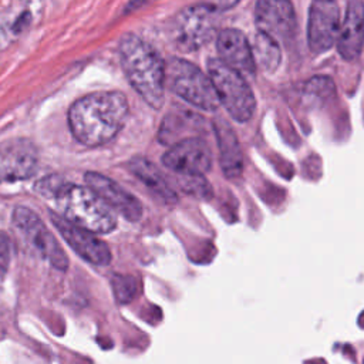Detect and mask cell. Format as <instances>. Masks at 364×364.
<instances>
[{
    "label": "cell",
    "instance_id": "13",
    "mask_svg": "<svg viewBox=\"0 0 364 364\" xmlns=\"http://www.w3.org/2000/svg\"><path fill=\"white\" fill-rule=\"evenodd\" d=\"M84 181L87 188L95 192L112 210L121 213L127 220L136 222L141 219V202L128 191H125L119 183H117L115 181L102 173L92 171L84 175Z\"/></svg>",
    "mask_w": 364,
    "mask_h": 364
},
{
    "label": "cell",
    "instance_id": "11",
    "mask_svg": "<svg viewBox=\"0 0 364 364\" xmlns=\"http://www.w3.org/2000/svg\"><path fill=\"white\" fill-rule=\"evenodd\" d=\"M50 219L63 236V239L85 262L97 266H105L111 262V252L108 245L98 239L95 233H91L82 228L70 223L53 210L50 212Z\"/></svg>",
    "mask_w": 364,
    "mask_h": 364
},
{
    "label": "cell",
    "instance_id": "6",
    "mask_svg": "<svg viewBox=\"0 0 364 364\" xmlns=\"http://www.w3.org/2000/svg\"><path fill=\"white\" fill-rule=\"evenodd\" d=\"M236 3H200L185 7L173 23V40L182 53H192L205 46L215 33L216 14Z\"/></svg>",
    "mask_w": 364,
    "mask_h": 364
},
{
    "label": "cell",
    "instance_id": "10",
    "mask_svg": "<svg viewBox=\"0 0 364 364\" xmlns=\"http://www.w3.org/2000/svg\"><path fill=\"white\" fill-rule=\"evenodd\" d=\"M38 152L33 141L13 138L0 144V183L28 179L34 175Z\"/></svg>",
    "mask_w": 364,
    "mask_h": 364
},
{
    "label": "cell",
    "instance_id": "17",
    "mask_svg": "<svg viewBox=\"0 0 364 364\" xmlns=\"http://www.w3.org/2000/svg\"><path fill=\"white\" fill-rule=\"evenodd\" d=\"M129 169L162 202L173 203L178 200L175 191L169 186V183L162 176V173L158 171V168L155 165H152L148 159L134 158L129 162Z\"/></svg>",
    "mask_w": 364,
    "mask_h": 364
},
{
    "label": "cell",
    "instance_id": "5",
    "mask_svg": "<svg viewBox=\"0 0 364 364\" xmlns=\"http://www.w3.org/2000/svg\"><path fill=\"white\" fill-rule=\"evenodd\" d=\"M206 65L219 102L237 122L249 121L256 109V98L246 78L219 58H209Z\"/></svg>",
    "mask_w": 364,
    "mask_h": 364
},
{
    "label": "cell",
    "instance_id": "1",
    "mask_svg": "<svg viewBox=\"0 0 364 364\" xmlns=\"http://www.w3.org/2000/svg\"><path fill=\"white\" fill-rule=\"evenodd\" d=\"M129 107L119 91H95L78 98L68 109V125L74 138L85 146L111 141L125 125Z\"/></svg>",
    "mask_w": 364,
    "mask_h": 364
},
{
    "label": "cell",
    "instance_id": "16",
    "mask_svg": "<svg viewBox=\"0 0 364 364\" xmlns=\"http://www.w3.org/2000/svg\"><path fill=\"white\" fill-rule=\"evenodd\" d=\"M213 129L220 154V168L226 178H237L243 169V155L232 127L220 118L213 121Z\"/></svg>",
    "mask_w": 364,
    "mask_h": 364
},
{
    "label": "cell",
    "instance_id": "7",
    "mask_svg": "<svg viewBox=\"0 0 364 364\" xmlns=\"http://www.w3.org/2000/svg\"><path fill=\"white\" fill-rule=\"evenodd\" d=\"M13 222L27 237V240L37 249V252L51 263L53 267L61 272L68 269L67 255L36 212L26 206H17L13 212Z\"/></svg>",
    "mask_w": 364,
    "mask_h": 364
},
{
    "label": "cell",
    "instance_id": "23",
    "mask_svg": "<svg viewBox=\"0 0 364 364\" xmlns=\"http://www.w3.org/2000/svg\"><path fill=\"white\" fill-rule=\"evenodd\" d=\"M10 264V240L9 236L0 232V276H3Z\"/></svg>",
    "mask_w": 364,
    "mask_h": 364
},
{
    "label": "cell",
    "instance_id": "19",
    "mask_svg": "<svg viewBox=\"0 0 364 364\" xmlns=\"http://www.w3.org/2000/svg\"><path fill=\"white\" fill-rule=\"evenodd\" d=\"M303 95L307 102L314 105H324L336 95V85L331 78L316 75L310 78L303 87Z\"/></svg>",
    "mask_w": 364,
    "mask_h": 364
},
{
    "label": "cell",
    "instance_id": "3",
    "mask_svg": "<svg viewBox=\"0 0 364 364\" xmlns=\"http://www.w3.org/2000/svg\"><path fill=\"white\" fill-rule=\"evenodd\" d=\"M54 200L60 216L91 233H109L117 226L115 212L87 186L68 182Z\"/></svg>",
    "mask_w": 364,
    "mask_h": 364
},
{
    "label": "cell",
    "instance_id": "15",
    "mask_svg": "<svg viewBox=\"0 0 364 364\" xmlns=\"http://www.w3.org/2000/svg\"><path fill=\"white\" fill-rule=\"evenodd\" d=\"M364 47V3L353 0L347 3L344 20L340 24L337 50L340 55L353 61L360 57Z\"/></svg>",
    "mask_w": 364,
    "mask_h": 364
},
{
    "label": "cell",
    "instance_id": "2",
    "mask_svg": "<svg viewBox=\"0 0 364 364\" xmlns=\"http://www.w3.org/2000/svg\"><path fill=\"white\" fill-rule=\"evenodd\" d=\"M119 60L132 88L149 107L159 109L165 91V63L159 53L136 34L128 33L119 41Z\"/></svg>",
    "mask_w": 364,
    "mask_h": 364
},
{
    "label": "cell",
    "instance_id": "14",
    "mask_svg": "<svg viewBox=\"0 0 364 364\" xmlns=\"http://www.w3.org/2000/svg\"><path fill=\"white\" fill-rule=\"evenodd\" d=\"M216 48L228 67L237 71L245 78H253L256 74V63L246 36L237 28H223L218 34Z\"/></svg>",
    "mask_w": 364,
    "mask_h": 364
},
{
    "label": "cell",
    "instance_id": "20",
    "mask_svg": "<svg viewBox=\"0 0 364 364\" xmlns=\"http://www.w3.org/2000/svg\"><path fill=\"white\" fill-rule=\"evenodd\" d=\"M111 286L117 301L121 304L129 303L138 291L136 279L129 274H114L111 277Z\"/></svg>",
    "mask_w": 364,
    "mask_h": 364
},
{
    "label": "cell",
    "instance_id": "18",
    "mask_svg": "<svg viewBox=\"0 0 364 364\" xmlns=\"http://www.w3.org/2000/svg\"><path fill=\"white\" fill-rule=\"evenodd\" d=\"M252 51H253L255 63H257L263 71L272 73L279 67L280 47H279V43L273 40L270 36L262 31H257V34L255 36Z\"/></svg>",
    "mask_w": 364,
    "mask_h": 364
},
{
    "label": "cell",
    "instance_id": "12",
    "mask_svg": "<svg viewBox=\"0 0 364 364\" xmlns=\"http://www.w3.org/2000/svg\"><path fill=\"white\" fill-rule=\"evenodd\" d=\"M255 20L259 31L279 40H289L296 30L294 9L286 0H259L255 6Z\"/></svg>",
    "mask_w": 364,
    "mask_h": 364
},
{
    "label": "cell",
    "instance_id": "22",
    "mask_svg": "<svg viewBox=\"0 0 364 364\" xmlns=\"http://www.w3.org/2000/svg\"><path fill=\"white\" fill-rule=\"evenodd\" d=\"M182 188L185 192L191 195H196L199 198H208L212 195V189L203 179V176H182Z\"/></svg>",
    "mask_w": 364,
    "mask_h": 364
},
{
    "label": "cell",
    "instance_id": "21",
    "mask_svg": "<svg viewBox=\"0 0 364 364\" xmlns=\"http://www.w3.org/2000/svg\"><path fill=\"white\" fill-rule=\"evenodd\" d=\"M68 183L63 176L60 175H50L46 178H41L40 181L36 182L34 191L47 199H55L57 195L61 192V189Z\"/></svg>",
    "mask_w": 364,
    "mask_h": 364
},
{
    "label": "cell",
    "instance_id": "8",
    "mask_svg": "<svg viewBox=\"0 0 364 364\" xmlns=\"http://www.w3.org/2000/svg\"><path fill=\"white\" fill-rule=\"evenodd\" d=\"M162 165L182 176H202L212 168V151L199 136L183 138L162 155Z\"/></svg>",
    "mask_w": 364,
    "mask_h": 364
},
{
    "label": "cell",
    "instance_id": "9",
    "mask_svg": "<svg viewBox=\"0 0 364 364\" xmlns=\"http://www.w3.org/2000/svg\"><path fill=\"white\" fill-rule=\"evenodd\" d=\"M340 31V11L336 1H313L309 9L307 41L313 53L330 50L337 41Z\"/></svg>",
    "mask_w": 364,
    "mask_h": 364
},
{
    "label": "cell",
    "instance_id": "4",
    "mask_svg": "<svg viewBox=\"0 0 364 364\" xmlns=\"http://www.w3.org/2000/svg\"><path fill=\"white\" fill-rule=\"evenodd\" d=\"M165 84L173 94L199 109L215 111L220 105L209 77L188 60L172 57L168 61Z\"/></svg>",
    "mask_w": 364,
    "mask_h": 364
}]
</instances>
